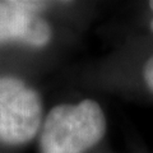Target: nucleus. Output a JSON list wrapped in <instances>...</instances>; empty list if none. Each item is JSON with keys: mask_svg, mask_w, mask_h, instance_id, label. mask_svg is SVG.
I'll return each mask as SVG.
<instances>
[{"mask_svg": "<svg viewBox=\"0 0 153 153\" xmlns=\"http://www.w3.org/2000/svg\"><path fill=\"white\" fill-rule=\"evenodd\" d=\"M106 116L98 102L57 105L47 114L40 134L41 153H85L106 134Z\"/></svg>", "mask_w": 153, "mask_h": 153, "instance_id": "1", "label": "nucleus"}, {"mask_svg": "<svg viewBox=\"0 0 153 153\" xmlns=\"http://www.w3.org/2000/svg\"><path fill=\"white\" fill-rule=\"evenodd\" d=\"M42 123V101L35 88L13 75H0V143L26 144Z\"/></svg>", "mask_w": 153, "mask_h": 153, "instance_id": "2", "label": "nucleus"}, {"mask_svg": "<svg viewBox=\"0 0 153 153\" xmlns=\"http://www.w3.org/2000/svg\"><path fill=\"white\" fill-rule=\"evenodd\" d=\"M42 1L0 0V44L22 42L31 47H44L51 41L49 22L41 16Z\"/></svg>", "mask_w": 153, "mask_h": 153, "instance_id": "3", "label": "nucleus"}, {"mask_svg": "<svg viewBox=\"0 0 153 153\" xmlns=\"http://www.w3.org/2000/svg\"><path fill=\"white\" fill-rule=\"evenodd\" d=\"M143 79L146 85L153 93V54L148 57L143 66Z\"/></svg>", "mask_w": 153, "mask_h": 153, "instance_id": "4", "label": "nucleus"}, {"mask_svg": "<svg viewBox=\"0 0 153 153\" xmlns=\"http://www.w3.org/2000/svg\"><path fill=\"white\" fill-rule=\"evenodd\" d=\"M148 4H149V8H151V10L153 12V1H149ZM151 30H152V32H153V19L151 21Z\"/></svg>", "mask_w": 153, "mask_h": 153, "instance_id": "5", "label": "nucleus"}]
</instances>
